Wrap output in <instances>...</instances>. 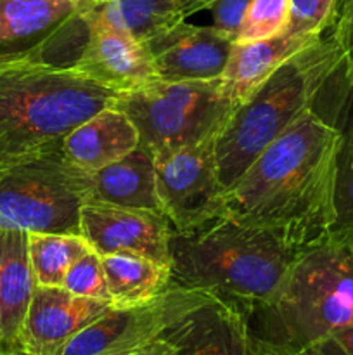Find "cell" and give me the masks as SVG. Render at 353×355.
Here are the masks:
<instances>
[{"label": "cell", "mask_w": 353, "mask_h": 355, "mask_svg": "<svg viewBox=\"0 0 353 355\" xmlns=\"http://www.w3.org/2000/svg\"><path fill=\"white\" fill-rule=\"evenodd\" d=\"M138 144L141 135L134 121L113 104L76 127L62 142V153L73 165L93 175L127 156Z\"/></svg>", "instance_id": "cell-16"}, {"label": "cell", "mask_w": 353, "mask_h": 355, "mask_svg": "<svg viewBox=\"0 0 353 355\" xmlns=\"http://www.w3.org/2000/svg\"><path fill=\"white\" fill-rule=\"evenodd\" d=\"M35 288L28 232L0 231V352L17 350Z\"/></svg>", "instance_id": "cell-18"}, {"label": "cell", "mask_w": 353, "mask_h": 355, "mask_svg": "<svg viewBox=\"0 0 353 355\" xmlns=\"http://www.w3.org/2000/svg\"><path fill=\"white\" fill-rule=\"evenodd\" d=\"M90 250L80 234L28 232V252L38 286H61L69 267Z\"/></svg>", "instance_id": "cell-22"}, {"label": "cell", "mask_w": 353, "mask_h": 355, "mask_svg": "<svg viewBox=\"0 0 353 355\" xmlns=\"http://www.w3.org/2000/svg\"><path fill=\"white\" fill-rule=\"evenodd\" d=\"M246 322L265 355H294L353 324V238L331 236L301 250Z\"/></svg>", "instance_id": "cell-2"}, {"label": "cell", "mask_w": 353, "mask_h": 355, "mask_svg": "<svg viewBox=\"0 0 353 355\" xmlns=\"http://www.w3.org/2000/svg\"><path fill=\"white\" fill-rule=\"evenodd\" d=\"M93 200V175L62 148L28 155L0 168V231L80 234V211Z\"/></svg>", "instance_id": "cell-6"}, {"label": "cell", "mask_w": 353, "mask_h": 355, "mask_svg": "<svg viewBox=\"0 0 353 355\" xmlns=\"http://www.w3.org/2000/svg\"><path fill=\"white\" fill-rule=\"evenodd\" d=\"M215 141L179 149L156 159V182L161 210L173 231L190 232L197 227L228 217L225 186L215 156Z\"/></svg>", "instance_id": "cell-10"}, {"label": "cell", "mask_w": 353, "mask_h": 355, "mask_svg": "<svg viewBox=\"0 0 353 355\" xmlns=\"http://www.w3.org/2000/svg\"><path fill=\"white\" fill-rule=\"evenodd\" d=\"M172 283L206 291L246 315L279 286L301 250L262 227L218 218L168 239Z\"/></svg>", "instance_id": "cell-3"}, {"label": "cell", "mask_w": 353, "mask_h": 355, "mask_svg": "<svg viewBox=\"0 0 353 355\" xmlns=\"http://www.w3.org/2000/svg\"><path fill=\"white\" fill-rule=\"evenodd\" d=\"M145 45L163 82H203L221 78L234 38L213 24L197 26L183 19Z\"/></svg>", "instance_id": "cell-13"}, {"label": "cell", "mask_w": 353, "mask_h": 355, "mask_svg": "<svg viewBox=\"0 0 353 355\" xmlns=\"http://www.w3.org/2000/svg\"><path fill=\"white\" fill-rule=\"evenodd\" d=\"M341 0H291V19L286 33L324 37L334 26Z\"/></svg>", "instance_id": "cell-25"}, {"label": "cell", "mask_w": 353, "mask_h": 355, "mask_svg": "<svg viewBox=\"0 0 353 355\" xmlns=\"http://www.w3.org/2000/svg\"><path fill=\"white\" fill-rule=\"evenodd\" d=\"M93 200L163 214L152 153L138 144L127 156L93 173Z\"/></svg>", "instance_id": "cell-19"}, {"label": "cell", "mask_w": 353, "mask_h": 355, "mask_svg": "<svg viewBox=\"0 0 353 355\" xmlns=\"http://www.w3.org/2000/svg\"><path fill=\"white\" fill-rule=\"evenodd\" d=\"M331 37L334 38L336 44L341 47L343 54H345L343 76H345L346 83L353 87V0L339 2L338 17L332 26Z\"/></svg>", "instance_id": "cell-27"}, {"label": "cell", "mask_w": 353, "mask_h": 355, "mask_svg": "<svg viewBox=\"0 0 353 355\" xmlns=\"http://www.w3.org/2000/svg\"><path fill=\"white\" fill-rule=\"evenodd\" d=\"M251 2L253 0H217L210 7L213 26L228 33L235 40V33Z\"/></svg>", "instance_id": "cell-28"}, {"label": "cell", "mask_w": 353, "mask_h": 355, "mask_svg": "<svg viewBox=\"0 0 353 355\" xmlns=\"http://www.w3.org/2000/svg\"><path fill=\"white\" fill-rule=\"evenodd\" d=\"M336 208H338V220L331 236L332 238H353V168L343 153L341 162H339Z\"/></svg>", "instance_id": "cell-26"}, {"label": "cell", "mask_w": 353, "mask_h": 355, "mask_svg": "<svg viewBox=\"0 0 353 355\" xmlns=\"http://www.w3.org/2000/svg\"><path fill=\"white\" fill-rule=\"evenodd\" d=\"M291 19V0H253L241 21L235 44L269 40L287 31Z\"/></svg>", "instance_id": "cell-23"}, {"label": "cell", "mask_w": 353, "mask_h": 355, "mask_svg": "<svg viewBox=\"0 0 353 355\" xmlns=\"http://www.w3.org/2000/svg\"><path fill=\"white\" fill-rule=\"evenodd\" d=\"M89 12L142 44L183 21L179 0H113L102 6L90 3Z\"/></svg>", "instance_id": "cell-21"}, {"label": "cell", "mask_w": 353, "mask_h": 355, "mask_svg": "<svg viewBox=\"0 0 353 355\" xmlns=\"http://www.w3.org/2000/svg\"><path fill=\"white\" fill-rule=\"evenodd\" d=\"M89 2H92L93 6H102V3H107V2H113V0H89Z\"/></svg>", "instance_id": "cell-33"}, {"label": "cell", "mask_w": 353, "mask_h": 355, "mask_svg": "<svg viewBox=\"0 0 353 355\" xmlns=\"http://www.w3.org/2000/svg\"><path fill=\"white\" fill-rule=\"evenodd\" d=\"M173 227L166 215L142 208H128L87 201L80 211V236L96 253H137L170 263L168 239Z\"/></svg>", "instance_id": "cell-11"}, {"label": "cell", "mask_w": 353, "mask_h": 355, "mask_svg": "<svg viewBox=\"0 0 353 355\" xmlns=\"http://www.w3.org/2000/svg\"><path fill=\"white\" fill-rule=\"evenodd\" d=\"M116 99L118 94L73 64H0V168L33 153L62 148L76 127Z\"/></svg>", "instance_id": "cell-4"}, {"label": "cell", "mask_w": 353, "mask_h": 355, "mask_svg": "<svg viewBox=\"0 0 353 355\" xmlns=\"http://www.w3.org/2000/svg\"><path fill=\"white\" fill-rule=\"evenodd\" d=\"M141 144L161 159L179 149L218 137L237 106L224 92L221 78L203 82H158L147 89L118 96Z\"/></svg>", "instance_id": "cell-7"}, {"label": "cell", "mask_w": 353, "mask_h": 355, "mask_svg": "<svg viewBox=\"0 0 353 355\" xmlns=\"http://www.w3.org/2000/svg\"><path fill=\"white\" fill-rule=\"evenodd\" d=\"M322 37L311 35L284 33L269 40L235 44L232 47L227 68L221 75L224 92L241 106L248 101L262 83H265L287 59L296 55L303 49L320 40Z\"/></svg>", "instance_id": "cell-17"}, {"label": "cell", "mask_w": 353, "mask_h": 355, "mask_svg": "<svg viewBox=\"0 0 353 355\" xmlns=\"http://www.w3.org/2000/svg\"><path fill=\"white\" fill-rule=\"evenodd\" d=\"M345 68V54L332 37L287 59L241 104L215 141V156L225 189L253 159L311 110L325 87Z\"/></svg>", "instance_id": "cell-5"}, {"label": "cell", "mask_w": 353, "mask_h": 355, "mask_svg": "<svg viewBox=\"0 0 353 355\" xmlns=\"http://www.w3.org/2000/svg\"><path fill=\"white\" fill-rule=\"evenodd\" d=\"M176 355H256L244 314L213 300L163 335Z\"/></svg>", "instance_id": "cell-15"}, {"label": "cell", "mask_w": 353, "mask_h": 355, "mask_svg": "<svg viewBox=\"0 0 353 355\" xmlns=\"http://www.w3.org/2000/svg\"><path fill=\"white\" fill-rule=\"evenodd\" d=\"M130 355H176L175 350L172 349V345L170 343H166L165 340H158V342L151 343L149 347H145V349L138 350V352H134Z\"/></svg>", "instance_id": "cell-30"}, {"label": "cell", "mask_w": 353, "mask_h": 355, "mask_svg": "<svg viewBox=\"0 0 353 355\" xmlns=\"http://www.w3.org/2000/svg\"><path fill=\"white\" fill-rule=\"evenodd\" d=\"M89 0H0V64L59 62V51L80 54L89 35Z\"/></svg>", "instance_id": "cell-9"}, {"label": "cell", "mask_w": 353, "mask_h": 355, "mask_svg": "<svg viewBox=\"0 0 353 355\" xmlns=\"http://www.w3.org/2000/svg\"><path fill=\"white\" fill-rule=\"evenodd\" d=\"M217 300L206 291L170 284L163 293L132 307H111L80 331L59 355H130L163 338L196 309Z\"/></svg>", "instance_id": "cell-8"}, {"label": "cell", "mask_w": 353, "mask_h": 355, "mask_svg": "<svg viewBox=\"0 0 353 355\" xmlns=\"http://www.w3.org/2000/svg\"><path fill=\"white\" fill-rule=\"evenodd\" d=\"M294 355H353V324L324 336Z\"/></svg>", "instance_id": "cell-29"}, {"label": "cell", "mask_w": 353, "mask_h": 355, "mask_svg": "<svg viewBox=\"0 0 353 355\" xmlns=\"http://www.w3.org/2000/svg\"><path fill=\"white\" fill-rule=\"evenodd\" d=\"M61 288L68 290L69 293L78 295V297L96 298V300L111 304L102 260H100L99 253H96L93 250H90L89 253H85L82 259H78L69 267Z\"/></svg>", "instance_id": "cell-24"}, {"label": "cell", "mask_w": 353, "mask_h": 355, "mask_svg": "<svg viewBox=\"0 0 353 355\" xmlns=\"http://www.w3.org/2000/svg\"><path fill=\"white\" fill-rule=\"evenodd\" d=\"M256 355H265V354H260V352H256Z\"/></svg>", "instance_id": "cell-34"}, {"label": "cell", "mask_w": 353, "mask_h": 355, "mask_svg": "<svg viewBox=\"0 0 353 355\" xmlns=\"http://www.w3.org/2000/svg\"><path fill=\"white\" fill-rule=\"evenodd\" d=\"M343 155H345V158L348 159L350 166L353 168V137H350V144H348V139H346L345 148H343Z\"/></svg>", "instance_id": "cell-31"}, {"label": "cell", "mask_w": 353, "mask_h": 355, "mask_svg": "<svg viewBox=\"0 0 353 355\" xmlns=\"http://www.w3.org/2000/svg\"><path fill=\"white\" fill-rule=\"evenodd\" d=\"M100 260L114 309L151 300L172 284L170 263L127 252L102 255Z\"/></svg>", "instance_id": "cell-20"}, {"label": "cell", "mask_w": 353, "mask_h": 355, "mask_svg": "<svg viewBox=\"0 0 353 355\" xmlns=\"http://www.w3.org/2000/svg\"><path fill=\"white\" fill-rule=\"evenodd\" d=\"M111 307L109 302L78 297L61 286L37 284L21 328L17 350L31 355H59L80 331Z\"/></svg>", "instance_id": "cell-14"}, {"label": "cell", "mask_w": 353, "mask_h": 355, "mask_svg": "<svg viewBox=\"0 0 353 355\" xmlns=\"http://www.w3.org/2000/svg\"><path fill=\"white\" fill-rule=\"evenodd\" d=\"M0 355H31V354L23 352V350H10V352H0Z\"/></svg>", "instance_id": "cell-32"}, {"label": "cell", "mask_w": 353, "mask_h": 355, "mask_svg": "<svg viewBox=\"0 0 353 355\" xmlns=\"http://www.w3.org/2000/svg\"><path fill=\"white\" fill-rule=\"evenodd\" d=\"M89 6L85 9L89 35L73 66L118 96L161 82L147 45L93 17Z\"/></svg>", "instance_id": "cell-12"}, {"label": "cell", "mask_w": 353, "mask_h": 355, "mask_svg": "<svg viewBox=\"0 0 353 355\" xmlns=\"http://www.w3.org/2000/svg\"><path fill=\"white\" fill-rule=\"evenodd\" d=\"M346 134L315 107L270 142L225 191L228 217L273 232L294 250L318 245L338 220Z\"/></svg>", "instance_id": "cell-1"}]
</instances>
